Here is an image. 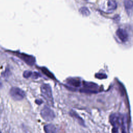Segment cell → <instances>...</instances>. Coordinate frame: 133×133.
Masks as SVG:
<instances>
[{"label":"cell","mask_w":133,"mask_h":133,"mask_svg":"<svg viewBox=\"0 0 133 133\" xmlns=\"http://www.w3.org/2000/svg\"><path fill=\"white\" fill-rule=\"evenodd\" d=\"M32 74V72L30 71H25L23 72V76L25 78H28V77L31 76Z\"/></svg>","instance_id":"cell-15"},{"label":"cell","mask_w":133,"mask_h":133,"mask_svg":"<svg viewBox=\"0 0 133 133\" xmlns=\"http://www.w3.org/2000/svg\"><path fill=\"white\" fill-rule=\"evenodd\" d=\"M2 84L1 82L0 81V88L2 87Z\"/></svg>","instance_id":"cell-18"},{"label":"cell","mask_w":133,"mask_h":133,"mask_svg":"<svg viewBox=\"0 0 133 133\" xmlns=\"http://www.w3.org/2000/svg\"><path fill=\"white\" fill-rule=\"evenodd\" d=\"M96 77L99 78H105L107 77V76L104 74H102V73H99L96 75Z\"/></svg>","instance_id":"cell-16"},{"label":"cell","mask_w":133,"mask_h":133,"mask_svg":"<svg viewBox=\"0 0 133 133\" xmlns=\"http://www.w3.org/2000/svg\"><path fill=\"white\" fill-rule=\"evenodd\" d=\"M31 76H32V77L34 78H37L39 77V76H41L40 74L38 73H37V72H34L33 74L32 75V74Z\"/></svg>","instance_id":"cell-17"},{"label":"cell","mask_w":133,"mask_h":133,"mask_svg":"<svg viewBox=\"0 0 133 133\" xmlns=\"http://www.w3.org/2000/svg\"><path fill=\"white\" fill-rule=\"evenodd\" d=\"M41 91L43 97L46 100L47 103L50 105H52L54 100L50 86L47 84H43L41 87Z\"/></svg>","instance_id":"cell-1"},{"label":"cell","mask_w":133,"mask_h":133,"mask_svg":"<svg viewBox=\"0 0 133 133\" xmlns=\"http://www.w3.org/2000/svg\"><path fill=\"white\" fill-rule=\"evenodd\" d=\"M110 122L114 126L113 132H117V128L123 125V118L118 114L113 113L110 116Z\"/></svg>","instance_id":"cell-2"},{"label":"cell","mask_w":133,"mask_h":133,"mask_svg":"<svg viewBox=\"0 0 133 133\" xmlns=\"http://www.w3.org/2000/svg\"><path fill=\"white\" fill-rule=\"evenodd\" d=\"M124 5L128 16H131L133 10V2L131 0H124Z\"/></svg>","instance_id":"cell-8"},{"label":"cell","mask_w":133,"mask_h":133,"mask_svg":"<svg viewBox=\"0 0 133 133\" xmlns=\"http://www.w3.org/2000/svg\"><path fill=\"white\" fill-rule=\"evenodd\" d=\"M98 88V85L94 83L84 82L83 83V88L81 90V91L85 93H94L97 91Z\"/></svg>","instance_id":"cell-5"},{"label":"cell","mask_w":133,"mask_h":133,"mask_svg":"<svg viewBox=\"0 0 133 133\" xmlns=\"http://www.w3.org/2000/svg\"><path fill=\"white\" fill-rule=\"evenodd\" d=\"M20 57L26 63H27L28 64L30 65H33L35 62V59L34 57H33V56H30V55L21 54H20Z\"/></svg>","instance_id":"cell-7"},{"label":"cell","mask_w":133,"mask_h":133,"mask_svg":"<svg viewBox=\"0 0 133 133\" xmlns=\"http://www.w3.org/2000/svg\"><path fill=\"white\" fill-rule=\"evenodd\" d=\"M42 71H43V72L47 76H48L49 77H50V78H54V76L46 68H42Z\"/></svg>","instance_id":"cell-13"},{"label":"cell","mask_w":133,"mask_h":133,"mask_svg":"<svg viewBox=\"0 0 133 133\" xmlns=\"http://www.w3.org/2000/svg\"><path fill=\"white\" fill-rule=\"evenodd\" d=\"M70 113H71V115H72V116H73V117H75L76 118H77V119H78V122H79V123H80L81 125H83L84 122H83V120L82 119V118H81L79 117V116L77 115V114H76L75 113V112L73 111L72 112H71Z\"/></svg>","instance_id":"cell-14"},{"label":"cell","mask_w":133,"mask_h":133,"mask_svg":"<svg viewBox=\"0 0 133 133\" xmlns=\"http://www.w3.org/2000/svg\"><path fill=\"white\" fill-rule=\"evenodd\" d=\"M67 83L68 84L75 87H79L81 84V81L76 78H69L67 79Z\"/></svg>","instance_id":"cell-9"},{"label":"cell","mask_w":133,"mask_h":133,"mask_svg":"<svg viewBox=\"0 0 133 133\" xmlns=\"http://www.w3.org/2000/svg\"><path fill=\"white\" fill-rule=\"evenodd\" d=\"M79 12L82 15L85 16H88L90 14V11L89 9L86 7H82L79 9Z\"/></svg>","instance_id":"cell-12"},{"label":"cell","mask_w":133,"mask_h":133,"mask_svg":"<svg viewBox=\"0 0 133 133\" xmlns=\"http://www.w3.org/2000/svg\"><path fill=\"white\" fill-rule=\"evenodd\" d=\"M116 35L118 39L122 42H126L128 38V34L127 31L122 28H119L116 32Z\"/></svg>","instance_id":"cell-6"},{"label":"cell","mask_w":133,"mask_h":133,"mask_svg":"<svg viewBox=\"0 0 133 133\" xmlns=\"http://www.w3.org/2000/svg\"><path fill=\"white\" fill-rule=\"evenodd\" d=\"M44 129L47 133H54L58 131L56 126L52 124H48L45 125L44 127Z\"/></svg>","instance_id":"cell-10"},{"label":"cell","mask_w":133,"mask_h":133,"mask_svg":"<svg viewBox=\"0 0 133 133\" xmlns=\"http://www.w3.org/2000/svg\"><path fill=\"white\" fill-rule=\"evenodd\" d=\"M42 117L46 121H51L55 117L54 111L47 106H45L41 111Z\"/></svg>","instance_id":"cell-3"},{"label":"cell","mask_w":133,"mask_h":133,"mask_svg":"<svg viewBox=\"0 0 133 133\" xmlns=\"http://www.w3.org/2000/svg\"><path fill=\"white\" fill-rule=\"evenodd\" d=\"M10 95L15 100H21L24 97L25 93L23 90L18 87H14L10 90Z\"/></svg>","instance_id":"cell-4"},{"label":"cell","mask_w":133,"mask_h":133,"mask_svg":"<svg viewBox=\"0 0 133 133\" xmlns=\"http://www.w3.org/2000/svg\"><path fill=\"white\" fill-rule=\"evenodd\" d=\"M117 7V4L114 0H109L108 2V11L112 12Z\"/></svg>","instance_id":"cell-11"}]
</instances>
